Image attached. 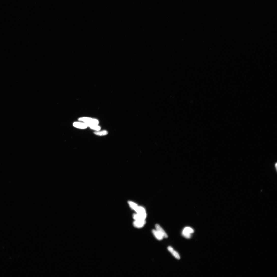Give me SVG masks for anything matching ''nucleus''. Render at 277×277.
Here are the masks:
<instances>
[{
	"instance_id": "obj_5",
	"label": "nucleus",
	"mask_w": 277,
	"mask_h": 277,
	"mask_svg": "<svg viewBox=\"0 0 277 277\" xmlns=\"http://www.w3.org/2000/svg\"><path fill=\"white\" fill-rule=\"evenodd\" d=\"M146 213L134 214L133 216L134 219L135 220H145L146 217Z\"/></svg>"
},
{
	"instance_id": "obj_10",
	"label": "nucleus",
	"mask_w": 277,
	"mask_h": 277,
	"mask_svg": "<svg viewBox=\"0 0 277 277\" xmlns=\"http://www.w3.org/2000/svg\"><path fill=\"white\" fill-rule=\"evenodd\" d=\"M94 133L96 135L102 136V135H107L108 134V132L107 131H96L94 132Z\"/></svg>"
},
{
	"instance_id": "obj_8",
	"label": "nucleus",
	"mask_w": 277,
	"mask_h": 277,
	"mask_svg": "<svg viewBox=\"0 0 277 277\" xmlns=\"http://www.w3.org/2000/svg\"><path fill=\"white\" fill-rule=\"evenodd\" d=\"M152 232L156 238L158 240H161L163 239V237L156 230H153Z\"/></svg>"
},
{
	"instance_id": "obj_3",
	"label": "nucleus",
	"mask_w": 277,
	"mask_h": 277,
	"mask_svg": "<svg viewBox=\"0 0 277 277\" xmlns=\"http://www.w3.org/2000/svg\"><path fill=\"white\" fill-rule=\"evenodd\" d=\"M156 230L162 236L163 238H167L168 236L164 230L159 225L157 224L155 225Z\"/></svg>"
},
{
	"instance_id": "obj_13",
	"label": "nucleus",
	"mask_w": 277,
	"mask_h": 277,
	"mask_svg": "<svg viewBox=\"0 0 277 277\" xmlns=\"http://www.w3.org/2000/svg\"><path fill=\"white\" fill-rule=\"evenodd\" d=\"M275 167L276 169V172H277V163L276 162L275 164Z\"/></svg>"
},
{
	"instance_id": "obj_1",
	"label": "nucleus",
	"mask_w": 277,
	"mask_h": 277,
	"mask_svg": "<svg viewBox=\"0 0 277 277\" xmlns=\"http://www.w3.org/2000/svg\"><path fill=\"white\" fill-rule=\"evenodd\" d=\"M194 232V230L189 227H185L183 230L182 234L183 236L187 239L191 238V234Z\"/></svg>"
},
{
	"instance_id": "obj_2",
	"label": "nucleus",
	"mask_w": 277,
	"mask_h": 277,
	"mask_svg": "<svg viewBox=\"0 0 277 277\" xmlns=\"http://www.w3.org/2000/svg\"><path fill=\"white\" fill-rule=\"evenodd\" d=\"M79 120L85 122L87 126L89 125H97L99 123V121L97 120L92 119L90 118L82 117L79 119Z\"/></svg>"
},
{
	"instance_id": "obj_4",
	"label": "nucleus",
	"mask_w": 277,
	"mask_h": 277,
	"mask_svg": "<svg viewBox=\"0 0 277 277\" xmlns=\"http://www.w3.org/2000/svg\"><path fill=\"white\" fill-rule=\"evenodd\" d=\"M146 223L145 220H135L133 222L134 226L136 228H140L143 227Z\"/></svg>"
},
{
	"instance_id": "obj_6",
	"label": "nucleus",
	"mask_w": 277,
	"mask_h": 277,
	"mask_svg": "<svg viewBox=\"0 0 277 277\" xmlns=\"http://www.w3.org/2000/svg\"><path fill=\"white\" fill-rule=\"evenodd\" d=\"M168 249L176 258L178 259H180V256L178 253L174 250L172 247L171 246L168 247Z\"/></svg>"
},
{
	"instance_id": "obj_12",
	"label": "nucleus",
	"mask_w": 277,
	"mask_h": 277,
	"mask_svg": "<svg viewBox=\"0 0 277 277\" xmlns=\"http://www.w3.org/2000/svg\"><path fill=\"white\" fill-rule=\"evenodd\" d=\"M89 126L92 129L95 130L99 131L101 129V127L97 125H89L88 126Z\"/></svg>"
},
{
	"instance_id": "obj_9",
	"label": "nucleus",
	"mask_w": 277,
	"mask_h": 277,
	"mask_svg": "<svg viewBox=\"0 0 277 277\" xmlns=\"http://www.w3.org/2000/svg\"><path fill=\"white\" fill-rule=\"evenodd\" d=\"M137 213L143 214L146 213L145 209L143 207L137 206V208L134 210Z\"/></svg>"
},
{
	"instance_id": "obj_7",
	"label": "nucleus",
	"mask_w": 277,
	"mask_h": 277,
	"mask_svg": "<svg viewBox=\"0 0 277 277\" xmlns=\"http://www.w3.org/2000/svg\"><path fill=\"white\" fill-rule=\"evenodd\" d=\"M73 126L76 128L81 129L86 128L88 127L86 124L85 123L77 122H74L73 124Z\"/></svg>"
},
{
	"instance_id": "obj_11",
	"label": "nucleus",
	"mask_w": 277,
	"mask_h": 277,
	"mask_svg": "<svg viewBox=\"0 0 277 277\" xmlns=\"http://www.w3.org/2000/svg\"><path fill=\"white\" fill-rule=\"evenodd\" d=\"M128 204L129 206H130V207L133 209L134 210L136 209L138 206L136 204L133 202L131 201H129L128 202Z\"/></svg>"
}]
</instances>
